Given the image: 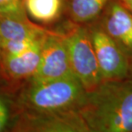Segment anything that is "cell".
<instances>
[{"label":"cell","mask_w":132,"mask_h":132,"mask_svg":"<svg viewBox=\"0 0 132 132\" xmlns=\"http://www.w3.org/2000/svg\"><path fill=\"white\" fill-rule=\"evenodd\" d=\"M79 112L89 132H132V77L103 81L87 92Z\"/></svg>","instance_id":"6da1fadb"},{"label":"cell","mask_w":132,"mask_h":132,"mask_svg":"<svg viewBox=\"0 0 132 132\" xmlns=\"http://www.w3.org/2000/svg\"><path fill=\"white\" fill-rule=\"evenodd\" d=\"M87 91L76 76L42 82H31L23 95L30 112H52L78 110Z\"/></svg>","instance_id":"7a4b0ae2"},{"label":"cell","mask_w":132,"mask_h":132,"mask_svg":"<svg viewBox=\"0 0 132 132\" xmlns=\"http://www.w3.org/2000/svg\"><path fill=\"white\" fill-rule=\"evenodd\" d=\"M70 65L74 75L87 92L94 90L103 78L87 25H77L65 34Z\"/></svg>","instance_id":"3957f363"},{"label":"cell","mask_w":132,"mask_h":132,"mask_svg":"<svg viewBox=\"0 0 132 132\" xmlns=\"http://www.w3.org/2000/svg\"><path fill=\"white\" fill-rule=\"evenodd\" d=\"M104 81L131 76V63L118 45L100 26L98 20L87 25Z\"/></svg>","instance_id":"277c9868"},{"label":"cell","mask_w":132,"mask_h":132,"mask_svg":"<svg viewBox=\"0 0 132 132\" xmlns=\"http://www.w3.org/2000/svg\"><path fill=\"white\" fill-rule=\"evenodd\" d=\"M76 76L70 65L65 34L49 32L45 39L38 68L31 82Z\"/></svg>","instance_id":"5b68a950"},{"label":"cell","mask_w":132,"mask_h":132,"mask_svg":"<svg viewBox=\"0 0 132 132\" xmlns=\"http://www.w3.org/2000/svg\"><path fill=\"white\" fill-rule=\"evenodd\" d=\"M98 22L127 55L132 65V12L119 0H111Z\"/></svg>","instance_id":"8992f818"},{"label":"cell","mask_w":132,"mask_h":132,"mask_svg":"<svg viewBox=\"0 0 132 132\" xmlns=\"http://www.w3.org/2000/svg\"><path fill=\"white\" fill-rule=\"evenodd\" d=\"M22 129L41 132H89L78 110L52 112H30L22 121Z\"/></svg>","instance_id":"52a82bcc"},{"label":"cell","mask_w":132,"mask_h":132,"mask_svg":"<svg viewBox=\"0 0 132 132\" xmlns=\"http://www.w3.org/2000/svg\"><path fill=\"white\" fill-rule=\"evenodd\" d=\"M47 34L39 38L32 46L21 54L2 57L3 66L8 75L13 78L32 77L39 66L42 48Z\"/></svg>","instance_id":"ba28073f"},{"label":"cell","mask_w":132,"mask_h":132,"mask_svg":"<svg viewBox=\"0 0 132 132\" xmlns=\"http://www.w3.org/2000/svg\"><path fill=\"white\" fill-rule=\"evenodd\" d=\"M0 32L2 40H20L38 38L48 31L34 25L27 16L0 15Z\"/></svg>","instance_id":"9c48e42d"},{"label":"cell","mask_w":132,"mask_h":132,"mask_svg":"<svg viewBox=\"0 0 132 132\" xmlns=\"http://www.w3.org/2000/svg\"><path fill=\"white\" fill-rule=\"evenodd\" d=\"M111 0H70L69 10L76 25H88L100 18Z\"/></svg>","instance_id":"30bf717a"},{"label":"cell","mask_w":132,"mask_h":132,"mask_svg":"<svg viewBox=\"0 0 132 132\" xmlns=\"http://www.w3.org/2000/svg\"><path fill=\"white\" fill-rule=\"evenodd\" d=\"M24 5L30 16L40 22L48 23L61 14L62 0H24Z\"/></svg>","instance_id":"8fae6325"},{"label":"cell","mask_w":132,"mask_h":132,"mask_svg":"<svg viewBox=\"0 0 132 132\" xmlns=\"http://www.w3.org/2000/svg\"><path fill=\"white\" fill-rule=\"evenodd\" d=\"M44 35L39 36L38 38L20 39V40H2V57H13L21 54L22 52H25L26 50H28L29 47L32 46L34 42L39 38H40V37Z\"/></svg>","instance_id":"7c38bea8"},{"label":"cell","mask_w":132,"mask_h":132,"mask_svg":"<svg viewBox=\"0 0 132 132\" xmlns=\"http://www.w3.org/2000/svg\"><path fill=\"white\" fill-rule=\"evenodd\" d=\"M0 15L26 16L21 0H0Z\"/></svg>","instance_id":"4fadbf2b"},{"label":"cell","mask_w":132,"mask_h":132,"mask_svg":"<svg viewBox=\"0 0 132 132\" xmlns=\"http://www.w3.org/2000/svg\"><path fill=\"white\" fill-rule=\"evenodd\" d=\"M8 108L4 102L0 99V131H2L4 129L5 125L8 122Z\"/></svg>","instance_id":"5bb4252c"},{"label":"cell","mask_w":132,"mask_h":132,"mask_svg":"<svg viewBox=\"0 0 132 132\" xmlns=\"http://www.w3.org/2000/svg\"><path fill=\"white\" fill-rule=\"evenodd\" d=\"M1 45H2V35H1V32H0V64L2 63V48H1Z\"/></svg>","instance_id":"9a60e30c"},{"label":"cell","mask_w":132,"mask_h":132,"mask_svg":"<svg viewBox=\"0 0 132 132\" xmlns=\"http://www.w3.org/2000/svg\"><path fill=\"white\" fill-rule=\"evenodd\" d=\"M125 6L127 7L128 9L130 10V11L132 12V2H130V3H128V4H125Z\"/></svg>","instance_id":"2e32d148"},{"label":"cell","mask_w":132,"mask_h":132,"mask_svg":"<svg viewBox=\"0 0 132 132\" xmlns=\"http://www.w3.org/2000/svg\"><path fill=\"white\" fill-rule=\"evenodd\" d=\"M119 1L122 2L123 4H128V3L132 2V0H119Z\"/></svg>","instance_id":"e0dca14e"},{"label":"cell","mask_w":132,"mask_h":132,"mask_svg":"<svg viewBox=\"0 0 132 132\" xmlns=\"http://www.w3.org/2000/svg\"><path fill=\"white\" fill-rule=\"evenodd\" d=\"M131 76H132V65H131Z\"/></svg>","instance_id":"ac0fdd59"}]
</instances>
